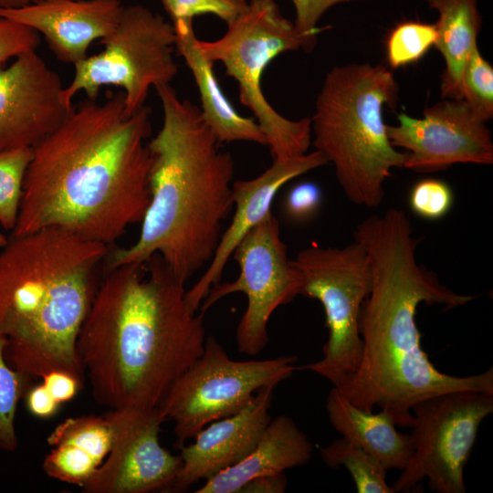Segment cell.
Here are the masks:
<instances>
[{"label":"cell","mask_w":493,"mask_h":493,"mask_svg":"<svg viewBox=\"0 0 493 493\" xmlns=\"http://www.w3.org/2000/svg\"><path fill=\"white\" fill-rule=\"evenodd\" d=\"M152 110L125 113L123 91L72 105L33 148L16 225L19 236L56 226L111 246L150 203Z\"/></svg>","instance_id":"6da1fadb"},{"label":"cell","mask_w":493,"mask_h":493,"mask_svg":"<svg viewBox=\"0 0 493 493\" xmlns=\"http://www.w3.org/2000/svg\"><path fill=\"white\" fill-rule=\"evenodd\" d=\"M353 240L366 250L372 285L359 317L361 361L336 387L340 393L364 411L379 407L402 427L412 426V407L425 398L456 391L493 393L492 367L477 374L451 375L439 371L421 346L415 320L421 303L450 309L475 297L452 290L417 263L420 238L405 212L389 208L371 215L356 226Z\"/></svg>","instance_id":"7a4b0ae2"},{"label":"cell","mask_w":493,"mask_h":493,"mask_svg":"<svg viewBox=\"0 0 493 493\" xmlns=\"http://www.w3.org/2000/svg\"><path fill=\"white\" fill-rule=\"evenodd\" d=\"M184 284L159 254L106 271L77 340L99 404L158 408L204 351V315Z\"/></svg>","instance_id":"3957f363"},{"label":"cell","mask_w":493,"mask_h":493,"mask_svg":"<svg viewBox=\"0 0 493 493\" xmlns=\"http://www.w3.org/2000/svg\"><path fill=\"white\" fill-rule=\"evenodd\" d=\"M163 119L147 142L150 203L138 239L110 250L105 268L159 254L186 282L214 257L223 223L234 209L235 162L206 124L201 110L170 84L154 87Z\"/></svg>","instance_id":"277c9868"},{"label":"cell","mask_w":493,"mask_h":493,"mask_svg":"<svg viewBox=\"0 0 493 493\" xmlns=\"http://www.w3.org/2000/svg\"><path fill=\"white\" fill-rule=\"evenodd\" d=\"M110 248L56 226L10 235L0 251V336L11 367L84 381L77 340Z\"/></svg>","instance_id":"5b68a950"},{"label":"cell","mask_w":493,"mask_h":493,"mask_svg":"<svg viewBox=\"0 0 493 493\" xmlns=\"http://www.w3.org/2000/svg\"><path fill=\"white\" fill-rule=\"evenodd\" d=\"M399 86L383 64L351 63L326 75L310 118L311 144L334 167L347 198L368 208L384 198V183L407 153L390 142L383 108L394 109Z\"/></svg>","instance_id":"8992f818"},{"label":"cell","mask_w":493,"mask_h":493,"mask_svg":"<svg viewBox=\"0 0 493 493\" xmlns=\"http://www.w3.org/2000/svg\"><path fill=\"white\" fill-rule=\"evenodd\" d=\"M215 40H197L204 56L221 62L238 86L241 103L255 116L267 139L273 161H286L307 153L311 144L310 118L291 121L279 114L265 97L261 80L271 61L282 53L302 48L306 42L293 22L274 0H250L246 9Z\"/></svg>","instance_id":"52a82bcc"},{"label":"cell","mask_w":493,"mask_h":493,"mask_svg":"<svg viewBox=\"0 0 493 493\" xmlns=\"http://www.w3.org/2000/svg\"><path fill=\"white\" fill-rule=\"evenodd\" d=\"M100 43L102 51L74 64L73 79L61 92L67 108L79 91L96 100L100 89L110 85L123 89L129 115L145 105L150 87L170 84L178 72L173 25L142 5L124 6Z\"/></svg>","instance_id":"ba28073f"},{"label":"cell","mask_w":493,"mask_h":493,"mask_svg":"<svg viewBox=\"0 0 493 493\" xmlns=\"http://www.w3.org/2000/svg\"><path fill=\"white\" fill-rule=\"evenodd\" d=\"M292 262L301 277L299 295L320 302L328 329L322 358L299 370L314 372L338 387L356 372L362 357L359 317L372 285L366 250L355 240L343 247L312 244Z\"/></svg>","instance_id":"9c48e42d"},{"label":"cell","mask_w":493,"mask_h":493,"mask_svg":"<svg viewBox=\"0 0 493 493\" xmlns=\"http://www.w3.org/2000/svg\"><path fill=\"white\" fill-rule=\"evenodd\" d=\"M296 356L232 360L213 336L201 355L175 380L158 409L174 422L179 447L208 424L230 416L262 387L289 378L299 366Z\"/></svg>","instance_id":"30bf717a"},{"label":"cell","mask_w":493,"mask_h":493,"mask_svg":"<svg viewBox=\"0 0 493 493\" xmlns=\"http://www.w3.org/2000/svg\"><path fill=\"white\" fill-rule=\"evenodd\" d=\"M493 412V393L448 392L412 407L414 452L392 486L393 493L411 492L426 478L431 491L465 493L464 467L478 427Z\"/></svg>","instance_id":"8fae6325"},{"label":"cell","mask_w":493,"mask_h":493,"mask_svg":"<svg viewBox=\"0 0 493 493\" xmlns=\"http://www.w3.org/2000/svg\"><path fill=\"white\" fill-rule=\"evenodd\" d=\"M233 256L238 277L214 285L198 309L204 315L224 297L244 293L247 304L237 325L236 347L240 353L255 356L268 342L267 324L273 312L299 295L301 277L288 257L278 220L272 213L241 239Z\"/></svg>","instance_id":"7c38bea8"},{"label":"cell","mask_w":493,"mask_h":493,"mask_svg":"<svg viewBox=\"0 0 493 493\" xmlns=\"http://www.w3.org/2000/svg\"><path fill=\"white\" fill-rule=\"evenodd\" d=\"M113 437L104 462L82 486L85 493L169 491L182 465L160 443L165 421L158 408L110 410Z\"/></svg>","instance_id":"4fadbf2b"},{"label":"cell","mask_w":493,"mask_h":493,"mask_svg":"<svg viewBox=\"0 0 493 493\" xmlns=\"http://www.w3.org/2000/svg\"><path fill=\"white\" fill-rule=\"evenodd\" d=\"M387 125L391 143L407 153L404 168L419 173L456 163H493V142L487 122L463 100L443 99L426 107L423 118L404 112Z\"/></svg>","instance_id":"5bb4252c"},{"label":"cell","mask_w":493,"mask_h":493,"mask_svg":"<svg viewBox=\"0 0 493 493\" xmlns=\"http://www.w3.org/2000/svg\"><path fill=\"white\" fill-rule=\"evenodd\" d=\"M0 65V152L34 148L64 121L60 76L35 51Z\"/></svg>","instance_id":"9a60e30c"},{"label":"cell","mask_w":493,"mask_h":493,"mask_svg":"<svg viewBox=\"0 0 493 493\" xmlns=\"http://www.w3.org/2000/svg\"><path fill=\"white\" fill-rule=\"evenodd\" d=\"M277 386L262 387L242 410L208 424L192 444L181 446V468L169 491H184L244 459L271 420L269 410Z\"/></svg>","instance_id":"2e32d148"},{"label":"cell","mask_w":493,"mask_h":493,"mask_svg":"<svg viewBox=\"0 0 493 493\" xmlns=\"http://www.w3.org/2000/svg\"><path fill=\"white\" fill-rule=\"evenodd\" d=\"M326 164L325 157L314 150L286 161H273L258 176L233 183L232 221L223 231L207 268L185 293L192 310L196 311L210 288L220 282L225 267L241 239L271 213L272 202L280 188L292 179Z\"/></svg>","instance_id":"e0dca14e"},{"label":"cell","mask_w":493,"mask_h":493,"mask_svg":"<svg viewBox=\"0 0 493 493\" xmlns=\"http://www.w3.org/2000/svg\"><path fill=\"white\" fill-rule=\"evenodd\" d=\"M123 5L119 0H45L0 16L42 34L56 58L76 64L88 57L92 42L116 26Z\"/></svg>","instance_id":"ac0fdd59"},{"label":"cell","mask_w":493,"mask_h":493,"mask_svg":"<svg viewBox=\"0 0 493 493\" xmlns=\"http://www.w3.org/2000/svg\"><path fill=\"white\" fill-rule=\"evenodd\" d=\"M311 456L312 444L307 435L291 417L280 414L270 420L244 459L205 480L196 493H238L247 481L303 466Z\"/></svg>","instance_id":"d6986e66"},{"label":"cell","mask_w":493,"mask_h":493,"mask_svg":"<svg viewBox=\"0 0 493 493\" xmlns=\"http://www.w3.org/2000/svg\"><path fill=\"white\" fill-rule=\"evenodd\" d=\"M112 437L107 414L68 418L47 437L51 450L42 468L49 477L81 488L104 462Z\"/></svg>","instance_id":"ffe728a7"},{"label":"cell","mask_w":493,"mask_h":493,"mask_svg":"<svg viewBox=\"0 0 493 493\" xmlns=\"http://www.w3.org/2000/svg\"><path fill=\"white\" fill-rule=\"evenodd\" d=\"M175 49L190 68L198 88L201 112L206 124L219 142H250L267 145V139L255 119L240 115L225 96L214 73V63L199 48L193 20L173 21Z\"/></svg>","instance_id":"44dd1931"},{"label":"cell","mask_w":493,"mask_h":493,"mask_svg":"<svg viewBox=\"0 0 493 493\" xmlns=\"http://www.w3.org/2000/svg\"><path fill=\"white\" fill-rule=\"evenodd\" d=\"M326 410L330 425L342 437L374 456L387 470L406 467L414 452L413 439L397 431L388 413L364 411L334 386L327 395Z\"/></svg>","instance_id":"7402d4cb"},{"label":"cell","mask_w":493,"mask_h":493,"mask_svg":"<svg viewBox=\"0 0 493 493\" xmlns=\"http://www.w3.org/2000/svg\"><path fill=\"white\" fill-rule=\"evenodd\" d=\"M436 10L435 48L445 60L441 94L444 99L461 100V80L467 61L477 46L482 19L477 0H427Z\"/></svg>","instance_id":"603a6c76"},{"label":"cell","mask_w":493,"mask_h":493,"mask_svg":"<svg viewBox=\"0 0 493 493\" xmlns=\"http://www.w3.org/2000/svg\"><path fill=\"white\" fill-rule=\"evenodd\" d=\"M323 461L331 468L345 467L359 493H393L387 484V469L364 449L341 437L320 449Z\"/></svg>","instance_id":"cb8c5ba5"},{"label":"cell","mask_w":493,"mask_h":493,"mask_svg":"<svg viewBox=\"0 0 493 493\" xmlns=\"http://www.w3.org/2000/svg\"><path fill=\"white\" fill-rule=\"evenodd\" d=\"M7 339L0 336V451L14 452L18 447L15 427L17 405L31 385V377L7 362L5 349Z\"/></svg>","instance_id":"d4e9b609"},{"label":"cell","mask_w":493,"mask_h":493,"mask_svg":"<svg viewBox=\"0 0 493 493\" xmlns=\"http://www.w3.org/2000/svg\"><path fill=\"white\" fill-rule=\"evenodd\" d=\"M33 148L0 152V225L12 232L16 225L26 173Z\"/></svg>","instance_id":"484cf974"},{"label":"cell","mask_w":493,"mask_h":493,"mask_svg":"<svg viewBox=\"0 0 493 493\" xmlns=\"http://www.w3.org/2000/svg\"><path fill=\"white\" fill-rule=\"evenodd\" d=\"M435 25L417 21L398 24L387 38L388 64L397 68L417 62L435 45Z\"/></svg>","instance_id":"4316f807"},{"label":"cell","mask_w":493,"mask_h":493,"mask_svg":"<svg viewBox=\"0 0 493 493\" xmlns=\"http://www.w3.org/2000/svg\"><path fill=\"white\" fill-rule=\"evenodd\" d=\"M461 100L484 121L493 117V68L477 46L465 66Z\"/></svg>","instance_id":"83f0119b"},{"label":"cell","mask_w":493,"mask_h":493,"mask_svg":"<svg viewBox=\"0 0 493 493\" xmlns=\"http://www.w3.org/2000/svg\"><path fill=\"white\" fill-rule=\"evenodd\" d=\"M408 204L412 212L419 217L438 220L451 210L454 205V193L446 182L425 178L412 187Z\"/></svg>","instance_id":"f1b7e54d"},{"label":"cell","mask_w":493,"mask_h":493,"mask_svg":"<svg viewBox=\"0 0 493 493\" xmlns=\"http://www.w3.org/2000/svg\"><path fill=\"white\" fill-rule=\"evenodd\" d=\"M173 21L192 19L198 15L212 14L226 24L247 6L246 0H161Z\"/></svg>","instance_id":"f546056e"},{"label":"cell","mask_w":493,"mask_h":493,"mask_svg":"<svg viewBox=\"0 0 493 493\" xmlns=\"http://www.w3.org/2000/svg\"><path fill=\"white\" fill-rule=\"evenodd\" d=\"M39 44L36 30L0 16V65L22 53L37 50Z\"/></svg>","instance_id":"4dcf8cb0"},{"label":"cell","mask_w":493,"mask_h":493,"mask_svg":"<svg viewBox=\"0 0 493 493\" xmlns=\"http://www.w3.org/2000/svg\"><path fill=\"white\" fill-rule=\"evenodd\" d=\"M351 1L368 0H292L296 13L294 27L304 38L307 52L315 47L317 35L320 31L317 24L322 16L333 5Z\"/></svg>","instance_id":"1f68e13d"},{"label":"cell","mask_w":493,"mask_h":493,"mask_svg":"<svg viewBox=\"0 0 493 493\" xmlns=\"http://www.w3.org/2000/svg\"><path fill=\"white\" fill-rule=\"evenodd\" d=\"M321 202L320 187L313 182H301L296 184L288 192L284 201V210L291 220L304 222L319 211Z\"/></svg>","instance_id":"d6a6232c"},{"label":"cell","mask_w":493,"mask_h":493,"mask_svg":"<svg viewBox=\"0 0 493 493\" xmlns=\"http://www.w3.org/2000/svg\"><path fill=\"white\" fill-rule=\"evenodd\" d=\"M40 378L42 383L59 404L71 401L84 383L78 376L60 370L47 372Z\"/></svg>","instance_id":"836d02e7"},{"label":"cell","mask_w":493,"mask_h":493,"mask_svg":"<svg viewBox=\"0 0 493 493\" xmlns=\"http://www.w3.org/2000/svg\"><path fill=\"white\" fill-rule=\"evenodd\" d=\"M23 398L27 411L33 416L42 419L54 416L60 405L42 383L30 385Z\"/></svg>","instance_id":"e575fe53"},{"label":"cell","mask_w":493,"mask_h":493,"mask_svg":"<svg viewBox=\"0 0 493 493\" xmlns=\"http://www.w3.org/2000/svg\"><path fill=\"white\" fill-rule=\"evenodd\" d=\"M288 479L284 473L267 475L247 481L238 493H283Z\"/></svg>","instance_id":"d590c367"},{"label":"cell","mask_w":493,"mask_h":493,"mask_svg":"<svg viewBox=\"0 0 493 493\" xmlns=\"http://www.w3.org/2000/svg\"><path fill=\"white\" fill-rule=\"evenodd\" d=\"M45 0H0V9H16L35 5Z\"/></svg>","instance_id":"8d00e7d4"},{"label":"cell","mask_w":493,"mask_h":493,"mask_svg":"<svg viewBox=\"0 0 493 493\" xmlns=\"http://www.w3.org/2000/svg\"><path fill=\"white\" fill-rule=\"evenodd\" d=\"M8 242V237L0 232V249H2Z\"/></svg>","instance_id":"74e56055"}]
</instances>
